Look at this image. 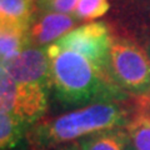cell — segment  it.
I'll use <instances>...</instances> for the list:
<instances>
[{"mask_svg": "<svg viewBox=\"0 0 150 150\" xmlns=\"http://www.w3.org/2000/svg\"><path fill=\"white\" fill-rule=\"evenodd\" d=\"M46 53L50 60L51 88L64 104L86 106L114 101L124 95L112 79L76 51L53 43L46 46Z\"/></svg>", "mask_w": 150, "mask_h": 150, "instance_id": "cell-1", "label": "cell"}, {"mask_svg": "<svg viewBox=\"0 0 150 150\" xmlns=\"http://www.w3.org/2000/svg\"><path fill=\"white\" fill-rule=\"evenodd\" d=\"M128 111L116 101H100L36 124L29 133L39 149H55L104 130L125 128Z\"/></svg>", "mask_w": 150, "mask_h": 150, "instance_id": "cell-2", "label": "cell"}, {"mask_svg": "<svg viewBox=\"0 0 150 150\" xmlns=\"http://www.w3.org/2000/svg\"><path fill=\"white\" fill-rule=\"evenodd\" d=\"M110 74L121 90L138 96L150 93V60L142 44L114 35L110 51Z\"/></svg>", "mask_w": 150, "mask_h": 150, "instance_id": "cell-3", "label": "cell"}, {"mask_svg": "<svg viewBox=\"0 0 150 150\" xmlns=\"http://www.w3.org/2000/svg\"><path fill=\"white\" fill-rule=\"evenodd\" d=\"M114 34L108 21H91L74 28L54 41L59 48L70 49L91 62L100 71L111 78L110 51Z\"/></svg>", "mask_w": 150, "mask_h": 150, "instance_id": "cell-4", "label": "cell"}, {"mask_svg": "<svg viewBox=\"0 0 150 150\" xmlns=\"http://www.w3.org/2000/svg\"><path fill=\"white\" fill-rule=\"evenodd\" d=\"M108 24L114 35L142 44L150 36V0H110Z\"/></svg>", "mask_w": 150, "mask_h": 150, "instance_id": "cell-5", "label": "cell"}, {"mask_svg": "<svg viewBox=\"0 0 150 150\" xmlns=\"http://www.w3.org/2000/svg\"><path fill=\"white\" fill-rule=\"evenodd\" d=\"M1 69L5 70L16 83L51 88L50 60L46 48L29 46L15 59L1 64Z\"/></svg>", "mask_w": 150, "mask_h": 150, "instance_id": "cell-6", "label": "cell"}, {"mask_svg": "<svg viewBox=\"0 0 150 150\" xmlns=\"http://www.w3.org/2000/svg\"><path fill=\"white\" fill-rule=\"evenodd\" d=\"M78 23V18L73 14H64L51 10H43L39 15H34L29 26L30 46L44 48L60 39Z\"/></svg>", "mask_w": 150, "mask_h": 150, "instance_id": "cell-7", "label": "cell"}, {"mask_svg": "<svg viewBox=\"0 0 150 150\" xmlns=\"http://www.w3.org/2000/svg\"><path fill=\"white\" fill-rule=\"evenodd\" d=\"M125 130L135 150H150V98H142Z\"/></svg>", "mask_w": 150, "mask_h": 150, "instance_id": "cell-8", "label": "cell"}, {"mask_svg": "<svg viewBox=\"0 0 150 150\" xmlns=\"http://www.w3.org/2000/svg\"><path fill=\"white\" fill-rule=\"evenodd\" d=\"M125 128L104 130L75 142L80 150H133Z\"/></svg>", "mask_w": 150, "mask_h": 150, "instance_id": "cell-9", "label": "cell"}, {"mask_svg": "<svg viewBox=\"0 0 150 150\" xmlns=\"http://www.w3.org/2000/svg\"><path fill=\"white\" fill-rule=\"evenodd\" d=\"M38 0H0V25L28 28L35 15Z\"/></svg>", "mask_w": 150, "mask_h": 150, "instance_id": "cell-10", "label": "cell"}, {"mask_svg": "<svg viewBox=\"0 0 150 150\" xmlns=\"http://www.w3.org/2000/svg\"><path fill=\"white\" fill-rule=\"evenodd\" d=\"M29 43V29L21 26L0 25V58L1 64L8 63L20 55Z\"/></svg>", "mask_w": 150, "mask_h": 150, "instance_id": "cell-11", "label": "cell"}, {"mask_svg": "<svg viewBox=\"0 0 150 150\" xmlns=\"http://www.w3.org/2000/svg\"><path fill=\"white\" fill-rule=\"evenodd\" d=\"M26 124L16 116L0 111V146L1 150L15 148L24 135Z\"/></svg>", "mask_w": 150, "mask_h": 150, "instance_id": "cell-12", "label": "cell"}, {"mask_svg": "<svg viewBox=\"0 0 150 150\" xmlns=\"http://www.w3.org/2000/svg\"><path fill=\"white\" fill-rule=\"evenodd\" d=\"M110 10V0H79L74 15L78 18V20L90 21L108 15Z\"/></svg>", "mask_w": 150, "mask_h": 150, "instance_id": "cell-13", "label": "cell"}, {"mask_svg": "<svg viewBox=\"0 0 150 150\" xmlns=\"http://www.w3.org/2000/svg\"><path fill=\"white\" fill-rule=\"evenodd\" d=\"M79 0H48L44 3H39L43 10H51L64 14H73L78 6Z\"/></svg>", "mask_w": 150, "mask_h": 150, "instance_id": "cell-14", "label": "cell"}, {"mask_svg": "<svg viewBox=\"0 0 150 150\" xmlns=\"http://www.w3.org/2000/svg\"><path fill=\"white\" fill-rule=\"evenodd\" d=\"M142 45H143V48L145 49V51H146V54L149 56V60H150V36L145 41H143Z\"/></svg>", "mask_w": 150, "mask_h": 150, "instance_id": "cell-15", "label": "cell"}, {"mask_svg": "<svg viewBox=\"0 0 150 150\" xmlns=\"http://www.w3.org/2000/svg\"><path fill=\"white\" fill-rule=\"evenodd\" d=\"M59 150H80V149H79V148L76 146V144L73 143V144H70V145H65L64 148L59 149Z\"/></svg>", "mask_w": 150, "mask_h": 150, "instance_id": "cell-16", "label": "cell"}, {"mask_svg": "<svg viewBox=\"0 0 150 150\" xmlns=\"http://www.w3.org/2000/svg\"><path fill=\"white\" fill-rule=\"evenodd\" d=\"M39 3H44V1H48V0H38Z\"/></svg>", "mask_w": 150, "mask_h": 150, "instance_id": "cell-17", "label": "cell"}, {"mask_svg": "<svg viewBox=\"0 0 150 150\" xmlns=\"http://www.w3.org/2000/svg\"><path fill=\"white\" fill-rule=\"evenodd\" d=\"M133 150H135V149H134V148H133Z\"/></svg>", "mask_w": 150, "mask_h": 150, "instance_id": "cell-18", "label": "cell"}]
</instances>
